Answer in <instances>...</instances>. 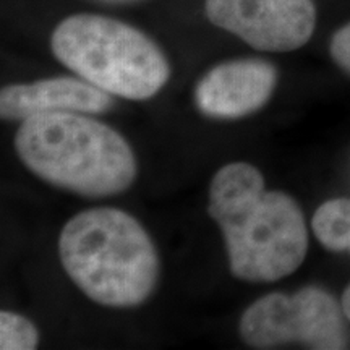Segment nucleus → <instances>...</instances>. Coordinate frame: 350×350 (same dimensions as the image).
<instances>
[{"label": "nucleus", "mask_w": 350, "mask_h": 350, "mask_svg": "<svg viewBox=\"0 0 350 350\" xmlns=\"http://www.w3.org/2000/svg\"><path fill=\"white\" fill-rule=\"evenodd\" d=\"M208 211L224 234L235 278L273 282L304 262L308 234L299 204L282 191H266L265 178L252 164L232 163L217 170Z\"/></svg>", "instance_id": "obj_1"}, {"label": "nucleus", "mask_w": 350, "mask_h": 350, "mask_svg": "<svg viewBox=\"0 0 350 350\" xmlns=\"http://www.w3.org/2000/svg\"><path fill=\"white\" fill-rule=\"evenodd\" d=\"M64 269L96 304H143L159 278V256L148 232L129 213L94 208L77 214L59 239Z\"/></svg>", "instance_id": "obj_2"}, {"label": "nucleus", "mask_w": 350, "mask_h": 350, "mask_svg": "<svg viewBox=\"0 0 350 350\" xmlns=\"http://www.w3.org/2000/svg\"><path fill=\"white\" fill-rule=\"evenodd\" d=\"M15 148L38 177L83 196L122 193L137 177V159L126 139L78 112L39 113L23 120Z\"/></svg>", "instance_id": "obj_3"}, {"label": "nucleus", "mask_w": 350, "mask_h": 350, "mask_svg": "<svg viewBox=\"0 0 350 350\" xmlns=\"http://www.w3.org/2000/svg\"><path fill=\"white\" fill-rule=\"evenodd\" d=\"M52 52L65 67L111 96L143 100L163 90L170 65L146 34L103 15H73L55 28Z\"/></svg>", "instance_id": "obj_4"}, {"label": "nucleus", "mask_w": 350, "mask_h": 350, "mask_svg": "<svg viewBox=\"0 0 350 350\" xmlns=\"http://www.w3.org/2000/svg\"><path fill=\"white\" fill-rule=\"evenodd\" d=\"M240 336L256 349L288 342L321 350L347 345L339 305L327 292L317 287L304 288L292 297L269 294L256 300L242 314Z\"/></svg>", "instance_id": "obj_5"}, {"label": "nucleus", "mask_w": 350, "mask_h": 350, "mask_svg": "<svg viewBox=\"0 0 350 350\" xmlns=\"http://www.w3.org/2000/svg\"><path fill=\"white\" fill-rule=\"evenodd\" d=\"M204 10L213 25L268 52L299 49L317 25L313 0H206Z\"/></svg>", "instance_id": "obj_6"}, {"label": "nucleus", "mask_w": 350, "mask_h": 350, "mask_svg": "<svg viewBox=\"0 0 350 350\" xmlns=\"http://www.w3.org/2000/svg\"><path fill=\"white\" fill-rule=\"evenodd\" d=\"M275 81V68L265 60H230L201 78L195 99L200 111L209 117L239 119L268 103Z\"/></svg>", "instance_id": "obj_7"}, {"label": "nucleus", "mask_w": 350, "mask_h": 350, "mask_svg": "<svg viewBox=\"0 0 350 350\" xmlns=\"http://www.w3.org/2000/svg\"><path fill=\"white\" fill-rule=\"evenodd\" d=\"M111 106V94L72 77L5 86L0 93V116L7 120H26L51 112L99 113Z\"/></svg>", "instance_id": "obj_8"}, {"label": "nucleus", "mask_w": 350, "mask_h": 350, "mask_svg": "<svg viewBox=\"0 0 350 350\" xmlns=\"http://www.w3.org/2000/svg\"><path fill=\"white\" fill-rule=\"evenodd\" d=\"M313 232L327 250H350V200H331L313 216Z\"/></svg>", "instance_id": "obj_9"}, {"label": "nucleus", "mask_w": 350, "mask_h": 350, "mask_svg": "<svg viewBox=\"0 0 350 350\" xmlns=\"http://www.w3.org/2000/svg\"><path fill=\"white\" fill-rule=\"evenodd\" d=\"M38 342L39 332L29 319L5 310L0 313V349L33 350Z\"/></svg>", "instance_id": "obj_10"}, {"label": "nucleus", "mask_w": 350, "mask_h": 350, "mask_svg": "<svg viewBox=\"0 0 350 350\" xmlns=\"http://www.w3.org/2000/svg\"><path fill=\"white\" fill-rule=\"evenodd\" d=\"M331 55L340 68L350 73V23L332 36Z\"/></svg>", "instance_id": "obj_11"}, {"label": "nucleus", "mask_w": 350, "mask_h": 350, "mask_svg": "<svg viewBox=\"0 0 350 350\" xmlns=\"http://www.w3.org/2000/svg\"><path fill=\"white\" fill-rule=\"evenodd\" d=\"M342 310H344V314L350 319V286L347 287V291L344 292V297H342Z\"/></svg>", "instance_id": "obj_12"}, {"label": "nucleus", "mask_w": 350, "mask_h": 350, "mask_svg": "<svg viewBox=\"0 0 350 350\" xmlns=\"http://www.w3.org/2000/svg\"><path fill=\"white\" fill-rule=\"evenodd\" d=\"M103 2H109V3H131V2H139V0H103Z\"/></svg>", "instance_id": "obj_13"}]
</instances>
